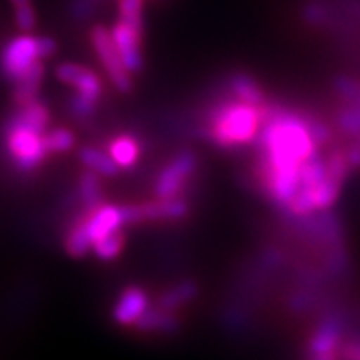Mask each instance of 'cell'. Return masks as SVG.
I'll list each match as a JSON object with an SVG mask.
<instances>
[{
	"mask_svg": "<svg viewBox=\"0 0 360 360\" xmlns=\"http://www.w3.org/2000/svg\"><path fill=\"white\" fill-rule=\"evenodd\" d=\"M272 110L257 82L237 75L231 82V94L210 110L205 132L222 148L249 147L257 142Z\"/></svg>",
	"mask_w": 360,
	"mask_h": 360,
	"instance_id": "1",
	"label": "cell"
},
{
	"mask_svg": "<svg viewBox=\"0 0 360 360\" xmlns=\"http://www.w3.org/2000/svg\"><path fill=\"white\" fill-rule=\"evenodd\" d=\"M7 148L15 165L24 172L37 169L51 152L45 143L44 130L12 119L7 127Z\"/></svg>",
	"mask_w": 360,
	"mask_h": 360,
	"instance_id": "2",
	"label": "cell"
},
{
	"mask_svg": "<svg viewBox=\"0 0 360 360\" xmlns=\"http://www.w3.org/2000/svg\"><path fill=\"white\" fill-rule=\"evenodd\" d=\"M53 52H56V42L52 39L22 35L6 45L0 65L8 80H15L27 69H30L42 58L51 57Z\"/></svg>",
	"mask_w": 360,
	"mask_h": 360,
	"instance_id": "3",
	"label": "cell"
},
{
	"mask_svg": "<svg viewBox=\"0 0 360 360\" xmlns=\"http://www.w3.org/2000/svg\"><path fill=\"white\" fill-rule=\"evenodd\" d=\"M195 170L197 157L191 150L179 152L157 177V199H186L184 192Z\"/></svg>",
	"mask_w": 360,
	"mask_h": 360,
	"instance_id": "4",
	"label": "cell"
},
{
	"mask_svg": "<svg viewBox=\"0 0 360 360\" xmlns=\"http://www.w3.org/2000/svg\"><path fill=\"white\" fill-rule=\"evenodd\" d=\"M90 40H92V45L94 49H96L98 60H101L102 67L105 69L107 75H109L110 82L114 84L120 92H129V90L132 89L130 72L127 67H125L119 51H117L109 30L103 25L94 27L92 34H90Z\"/></svg>",
	"mask_w": 360,
	"mask_h": 360,
	"instance_id": "5",
	"label": "cell"
},
{
	"mask_svg": "<svg viewBox=\"0 0 360 360\" xmlns=\"http://www.w3.org/2000/svg\"><path fill=\"white\" fill-rule=\"evenodd\" d=\"M125 224L154 222V220H179L188 212L186 199H157L146 204L124 205Z\"/></svg>",
	"mask_w": 360,
	"mask_h": 360,
	"instance_id": "6",
	"label": "cell"
},
{
	"mask_svg": "<svg viewBox=\"0 0 360 360\" xmlns=\"http://www.w3.org/2000/svg\"><path fill=\"white\" fill-rule=\"evenodd\" d=\"M56 75L60 82L69 84L77 90L79 96L90 98L94 102H98V98L102 97L103 87L101 79H98L96 72L87 69V67L67 62V64H60L57 67Z\"/></svg>",
	"mask_w": 360,
	"mask_h": 360,
	"instance_id": "7",
	"label": "cell"
},
{
	"mask_svg": "<svg viewBox=\"0 0 360 360\" xmlns=\"http://www.w3.org/2000/svg\"><path fill=\"white\" fill-rule=\"evenodd\" d=\"M112 40H114L117 51H119L120 57H122L125 67H127L130 74L132 72H139L143 65V57L141 51V30L134 29L125 22L119 20L112 29Z\"/></svg>",
	"mask_w": 360,
	"mask_h": 360,
	"instance_id": "8",
	"label": "cell"
},
{
	"mask_svg": "<svg viewBox=\"0 0 360 360\" xmlns=\"http://www.w3.org/2000/svg\"><path fill=\"white\" fill-rule=\"evenodd\" d=\"M85 224H87L89 236L96 244L102 237L109 236L112 232L120 231V227L125 225L122 207L101 204L94 210H89L85 214Z\"/></svg>",
	"mask_w": 360,
	"mask_h": 360,
	"instance_id": "9",
	"label": "cell"
},
{
	"mask_svg": "<svg viewBox=\"0 0 360 360\" xmlns=\"http://www.w3.org/2000/svg\"><path fill=\"white\" fill-rule=\"evenodd\" d=\"M148 310V297L139 287H129L115 304L114 319L120 326H132Z\"/></svg>",
	"mask_w": 360,
	"mask_h": 360,
	"instance_id": "10",
	"label": "cell"
},
{
	"mask_svg": "<svg viewBox=\"0 0 360 360\" xmlns=\"http://www.w3.org/2000/svg\"><path fill=\"white\" fill-rule=\"evenodd\" d=\"M44 80V65L42 60L34 64L30 69H27L19 79L13 80V102L17 107L25 105V103L32 102L37 98Z\"/></svg>",
	"mask_w": 360,
	"mask_h": 360,
	"instance_id": "11",
	"label": "cell"
},
{
	"mask_svg": "<svg viewBox=\"0 0 360 360\" xmlns=\"http://www.w3.org/2000/svg\"><path fill=\"white\" fill-rule=\"evenodd\" d=\"M139 330L146 332H172L177 328V319L165 309H148L146 314L135 322Z\"/></svg>",
	"mask_w": 360,
	"mask_h": 360,
	"instance_id": "12",
	"label": "cell"
},
{
	"mask_svg": "<svg viewBox=\"0 0 360 360\" xmlns=\"http://www.w3.org/2000/svg\"><path fill=\"white\" fill-rule=\"evenodd\" d=\"M92 247L94 242L89 236V229L87 224H85V219H79L77 222L72 225L69 233H67L65 249L72 257H84V255L89 254Z\"/></svg>",
	"mask_w": 360,
	"mask_h": 360,
	"instance_id": "13",
	"label": "cell"
},
{
	"mask_svg": "<svg viewBox=\"0 0 360 360\" xmlns=\"http://www.w3.org/2000/svg\"><path fill=\"white\" fill-rule=\"evenodd\" d=\"M80 160L82 164L92 172L105 175V177H112L117 174L119 165L112 160L110 155L103 154L102 150H98L96 147H84L80 150Z\"/></svg>",
	"mask_w": 360,
	"mask_h": 360,
	"instance_id": "14",
	"label": "cell"
},
{
	"mask_svg": "<svg viewBox=\"0 0 360 360\" xmlns=\"http://www.w3.org/2000/svg\"><path fill=\"white\" fill-rule=\"evenodd\" d=\"M110 157L119 167H130L139 157V143L135 139L129 137V135H122L117 137L114 142L110 143Z\"/></svg>",
	"mask_w": 360,
	"mask_h": 360,
	"instance_id": "15",
	"label": "cell"
},
{
	"mask_svg": "<svg viewBox=\"0 0 360 360\" xmlns=\"http://www.w3.org/2000/svg\"><path fill=\"white\" fill-rule=\"evenodd\" d=\"M79 193H80V200L84 202L87 212L102 204L103 192L96 172L89 170V172L82 174V177H80V184H79Z\"/></svg>",
	"mask_w": 360,
	"mask_h": 360,
	"instance_id": "16",
	"label": "cell"
},
{
	"mask_svg": "<svg viewBox=\"0 0 360 360\" xmlns=\"http://www.w3.org/2000/svg\"><path fill=\"white\" fill-rule=\"evenodd\" d=\"M195 294H197L195 283L182 282L160 297V307L165 310H174L180 307V305L187 304L188 300H192L193 297H195Z\"/></svg>",
	"mask_w": 360,
	"mask_h": 360,
	"instance_id": "17",
	"label": "cell"
},
{
	"mask_svg": "<svg viewBox=\"0 0 360 360\" xmlns=\"http://www.w3.org/2000/svg\"><path fill=\"white\" fill-rule=\"evenodd\" d=\"M122 247H124V233L117 231V232L109 233V236L102 237L101 240H97L92 249L96 252L98 259L112 260L120 254Z\"/></svg>",
	"mask_w": 360,
	"mask_h": 360,
	"instance_id": "18",
	"label": "cell"
},
{
	"mask_svg": "<svg viewBox=\"0 0 360 360\" xmlns=\"http://www.w3.org/2000/svg\"><path fill=\"white\" fill-rule=\"evenodd\" d=\"M45 143H47L49 152L53 154H60V152H67L74 147L75 137L70 130L67 129H56L52 132L45 134Z\"/></svg>",
	"mask_w": 360,
	"mask_h": 360,
	"instance_id": "19",
	"label": "cell"
},
{
	"mask_svg": "<svg viewBox=\"0 0 360 360\" xmlns=\"http://www.w3.org/2000/svg\"><path fill=\"white\" fill-rule=\"evenodd\" d=\"M142 0H119L120 20L142 32Z\"/></svg>",
	"mask_w": 360,
	"mask_h": 360,
	"instance_id": "20",
	"label": "cell"
},
{
	"mask_svg": "<svg viewBox=\"0 0 360 360\" xmlns=\"http://www.w3.org/2000/svg\"><path fill=\"white\" fill-rule=\"evenodd\" d=\"M96 107H97V102L90 101V98H85L82 96H74L70 98V103H69V109L72 112V115L77 117V119H89V117H92L94 112H96Z\"/></svg>",
	"mask_w": 360,
	"mask_h": 360,
	"instance_id": "21",
	"label": "cell"
},
{
	"mask_svg": "<svg viewBox=\"0 0 360 360\" xmlns=\"http://www.w3.org/2000/svg\"><path fill=\"white\" fill-rule=\"evenodd\" d=\"M35 22H37V17H35V11L30 4L15 7V24L19 25V29L25 30V32L27 30H32Z\"/></svg>",
	"mask_w": 360,
	"mask_h": 360,
	"instance_id": "22",
	"label": "cell"
},
{
	"mask_svg": "<svg viewBox=\"0 0 360 360\" xmlns=\"http://www.w3.org/2000/svg\"><path fill=\"white\" fill-rule=\"evenodd\" d=\"M11 2L13 4V7H17V6H24V4H30V0H11Z\"/></svg>",
	"mask_w": 360,
	"mask_h": 360,
	"instance_id": "23",
	"label": "cell"
}]
</instances>
